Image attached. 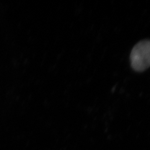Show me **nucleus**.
<instances>
[{"mask_svg": "<svg viewBox=\"0 0 150 150\" xmlns=\"http://www.w3.org/2000/svg\"><path fill=\"white\" fill-rule=\"evenodd\" d=\"M131 64L134 70L142 72L150 66V40H143L137 43L130 55Z\"/></svg>", "mask_w": 150, "mask_h": 150, "instance_id": "f257e3e1", "label": "nucleus"}]
</instances>
